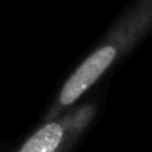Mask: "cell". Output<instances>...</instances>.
Here are the masks:
<instances>
[{
  "instance_id": "6da1fadb",
  "label": "cell",
  "mask_w": 152,
  "mask_h": 152,
  "mask_svg": "<svg viewBox=\"0 0 152 152\" xmlns=\"http://www.w3.org/2000/svg\"><path fill=\"white\" fill-rule=\"evenodd\" d=\"M93 115V105H83L72 111L61 113L38 128L17 152H67L88 126Z\"/></svg>"
}]
</instances>
